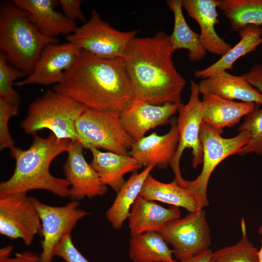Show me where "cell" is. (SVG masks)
Returning a JSON list of instances; mask_svg holds the SVG:
<instances>
[{"label": "cell", "instance_id": "cell-1", "mask_svg": "<svg viewBox=\"0 0 262 262\" xmlns=\"http://www.w3.org/2000/svg\"><path fill=\"white\" fill-rule=\"evenodd\" d=\"M169 35L134 38L121 59L133 97L148 103L180 105L186 81L172 59Z\"/></svg>", "mask_w": 262, "mask_h": 262}, {"label": "cell", "instance_id": "cell-2", "mask_svg": "<svg viewBox=\"0 0 262 262\" xmlns=\"http://www.w3.org/2000/svg\"><path fill=\"white\" fill-rule=\"evenodd\" d=\"M53 90L87 108L121 113L134 98L121 58L99 57L82 50Z\"/></svg>", "mask_w": 262, "mask_h": 262}, {"label": "cell", "instance_id": "cell-3", "mask_svg": "<svg viewBox=\"0 0 262 262\" xmlns=\"http://www.w3.org/2000/svg\"><path fill=\"white\" fill-rule=\"evenodd\" d=\"M33 136L28 149L14 147L10 149L16 166L11 177L0 183V197L33 190H47L60 197H68L69 182L66 179L53 176L49 167L56 157L67 151L71 141L60 139L51 132L46 138Z\"/></svg>", "mask_w": 262, "mask_h": 262}, {"label": "cell", "instance_id": "cell-4", "mask_svg": "<svg viewBox=\"0 0 262 262\" xmlns=\"http://www.w3.org/2000/svg\"><path fill=\"white\" fill-rule=\"evenodd\" d=\"M59 42L42 33L13 1L1 2L0 50L13 66L29 75L44 49Z\"/></svg>", "mask_w": 262, "mask_h": 262}, {"label": "cell", "instance_id": "cell-5", "mask_svg": "<svg viewBox=\"0 0 262 262\" xmlns=\"http://www.w3.org/2000/svg\"><path fill=\"white\" fill-rule=\"evenodd\" d=\"M86 109L68 97L48 89L30 104L21 127L28 134L34 135L47 129L60 139L79 141L76 122Z\"/></svg>", "mask_w": 262, "mask_h": 262}, {"label": "cell", "instance_id": "cell-6", "mask_svg": "<svg viewBox=\"0 0 262 262\" xmlns=\"http://www.w3.org/2000/svg\"><path fill=\"white\" fill-rule=\"evenodd\" d=\"M237 135L229 138L221 136L223 130H214L202 123L200 139L203 149L202 168L200 174L194 180L182 179L178 183L189 190L195 196L198 210L207 206V186L210 178L215 167L228 157L237 154L248 142L249 136L246 131H239Z\"/></svg>", "mask_w": 262, "mask_h": 262}, {"label": "cell", "instance_id": "cell-7", "mask_svg": "<svg viewBox=\"0 0 262 262\" xmlns=\"http://www.w3.org/2000/svg\"><path fill=\"white\" fill-rule=\"evenodd\" d=\"M79 142L83 148H102L129 155L134 143L123 126L119 113L87 108L76 122Z\"/></svg>", "mask_w": 262, "mask_h": 262}, {"label": "cell", "instance_id": "cell-8", "mask_svg": "<svg viewBox=\"0 0 262 262\" xmlns=\"http://www.w3.org/2000/svg\"><path fill=\"white\" fill-rule=\"evenodd\" d=\"M138 33V30L119 31L93 10L88 21L77 27L72 33L67 36L66 40L80 49L99 57L121 58Z\"/></svg>", "mask_w": 262, "mask_h": 262}, {"label": "cell", "instance_id": "cell-9", "mask_svg": "<svg viewBox=\"0 0 262 262\" xmlns=\"http://www.w3.org/2000/svg\"><path fill=\"white\" fill-rule=\"evenodd\" d=\"M159 232L180 261L209 249L211 230L203 209L168 223Z\"/></svg>", "mask_w": 262, "mask_h": 262}, {"label": "cell", "instance_id": "cell-10", "mask_svg": "<svg viewBox=\"0 0 262 262\" xmlns=\"http://www.w3.org/2000/svg\"><path fill=\"white\" fill-rule=\"evenodd\" d=\"M198 84L190 82V95L186 104L179 106L176 124L179 140L176 152L170 164L175 175L174 180L182 178L180 167V160L186 148L192 149V166L196 168L202 163L203 149L200 139L202 121V102L199 98Z\"/></svg>", "mask_w": 262, "mask_h": 262}, {"label": "cell", "instance_id": "cell-11", "mask_svg": "<svg viewBox=\"0 0 262 262\" xmlns=\"http://www.w3.org/2000/svg\"><path fill=\"white\" fill-rule=\"evenodd\" d=\"M41 222L33 197L27 193L0 197V233L11 240L21 239L30 246L41 233Z\"/></svg>", "mask_w": 262, "mask_h": 262}, {"label": "cell", "instance_id": "cell-12", "mask_svg": "<svg viewBox=\"0 0 262 262\" xmlns=\"http://www.w3.org/2000/svg\"><path fill=\"white\" fill-rule=\"evenodd\" d=\"M41 222L42 252L39 262H52L53 251L63 237L71 233L78 221L88 214L79 208V202L71 200L63 206H50L33 197Z\"/></svg>", "mask_w": 262, "mask_h": 262}, {"label": "cell", "instance_id": "cell-13", "mask_svg": "<svg viewBox=\"0 0 262 262\" xmlns=\"http://www.w3.org/2000/svg\"><path fill=\"white\" fill-rule=\"evenodd\" d=\"M81 50L68 42L48 45L42 51L32 72L15 84L48 85L62 82L66 72L73 65Z\"/></svg>", "mask_w": 262, "mask_h": 262}, {"label": "cell", "instance_id": "cell-14", "mask_svg": "<svg viewBox=\"0 0 262 262\" xmlns=\"http://www.w3.org/2000/svg\"><path fill=\"white\" fill-rule=\"evenodd\" d=\"M83 148L79 141L71 142L67 159L62 166L65 179L70 185L68 197L71 200L102 196L108 191L97 172L85 160Z\"/></svg>", "mask_w": 262, "mask_h": 262}, {"label": "cell", "instance_id": "cell-15", "mask_svg": "<svg viewBox=\"0 0 262 262\" xmlns=\"http://www.w3.org/2000/svg\"><path fill=\"white\" fill-rule=\"evenodd\" d=\"M180 105L171 103L153 105L134 98L119 113L120 118L127 132L136 142L149 130L168 123Z\"/></svg>", "mask_w": 262, "mask_h": 262}, {"label": "cell", "instance_id": "cell-16", "mask_svg": "<svg viewBox=\"0 0 262 262\" xmlns=\"http://www.w3.org/2000/svg\"><path fill=\"white\" fill-rule=\"evenodd\" d=\"M179 136L176 124L169 131L159 135L153 132L134 142L129 152L140 168L153 165L160 169L170 165L175 156L178 144Z\"/></svg>", "mask_w": 262, "mask_h": 262}, {"label": "cell", "instance_id": "cell-17", "mask_svg": "<svg viewBox=\"0 0 262 262\" xmlns=\"http://www.w3.org/2000/svg\"><path fill=\"white\" fill-rule=\"evenodd\" d=\"M188 15L198 24L200 41L207 51L221 55L225 54L233 46L221 38L215 30L219 23L218 0H181Z\"/></svg>", "mask_w": 262, "mask_h": 262}, {"label": "cell", "instance_id": "cell-18", "mask_svg": "<svg viewBox=\"0 0 262 262\" xmlns=\"http://www.w3.org/2000/svg\"><path fill=\"white\" fill-rule=\"evenodd\" d=\"M14 3L28 15L31 22L46 36L56 38L69 35L77 28L75 22L57 11L56 0H13Z\"/></svg>", "mask_w": 262, "mask_h": 262}, {"label": "cell", "instance_id": "cell-19", "mask_svg": "<svg viewBox=\"0 0 262 262\" xmlns=\"http://www.w3.org/2000/svg\"><path fill=\"white\" fill-rule=\"evenodd\" d=\"M178 207L164 208L139 195L131 206L128 217L131 236L148 232H159L168 223L180 218Z\"/></svg>", "mask_w": 262, "mask_h": 262}, {"label": "cell", "instance_id": "cell-20", "mask_svg": "<svg viewBox=\"0 0 262 262\" xmlns=\"http://www.w3.org/2000/svg\"><path fill=\"white\" fill-rule=\"evenodd\" d=\"M200 94L213 95L223 98L262 105V95L246 80L244 76L223 71L201 79L198 83Z\"/></svg>", "mask_w": 262, "mask_h": 262}, {"label": "cell", "instance_id": "cell-21", "mask_svg": "<svg viewBox=\"0 0 262 262\" xmlns=\"http://www.w3.org/2000/svg\"><path fill=\"white\" fill-rule=\"evenodd\" d=\"M201 102L202 122L218 130L234 127L256 106L255 103L236 102L211 94L203 95Z\"/></svg>", "mask_w": 262, "mask_h": 262}, {"label": "cell", "instance_id": "cell-22", "mask_svg": "<svg viewBox=\"0 0 262 262\" xmlns=\"http://www.w3.org/2000/svg\"><path fill=\"white\" fill-rule=\"evenodd\" d=\"M89 150L92 154L91 166L97 172L102 183L111 187L116 193L126 182L125 175L140 168L136 160L129 155L102 152L95 147Z\"/></svg>", "mask_w": 262, "mask_h": 262}, {"label": "cell", "instance_id": "cell-23", "mask_svg": "<svg viewBox=\"0 0 262 262\" xmlns=\"http://www.w3.org/2000/svg\"><path fill=\"white\" fill-rule=\"evenodd\" d=\"M139 195L148 200L183 208L189 213L198 211L197 202L194 195L180 186L175 180L170 183H164L149 174L143 185Z\"/></svg>", "mask_w": 262, "mask_h": 262}, {"label": "cell", "instance_id": "cell-24", "mask_svg": "<svg viewBox=\"0 0 262 262\" xmlns=\"http://www.w3.org/2000/svg\"><path fill=\"white\" fill-rule=\"evenodd\" d=\"M238 33L241 39L238 43L209 66L195 71L194 76L203 79L218 72L232 69L233 64L238 59L256 50L262 44L261 26L249 25Z\"/></svg>", "mask_w": 262, "mask_h": 262}, {"label": "cell", "instance_id": "cell-25", "mask_svg": "<svg viewBox=\"0 0 262 262\" xmlns=\"http://www.w3.org/2000/svg\"><path fill=\"white\" fill-rule=\"evenodd\" d=\"M166 4L174 14L173 30L169 35L172 53L178 49H187L191 61L201 60L207 51L200 41L199 34L188 25L183 14L181 0H168Z\"/></svg>", "mask_w": 262, "mask_h": 262}, {"label": "cell", "instance_id": "cell-26", "mask_svg": "<svg viewBox=\"0 0 262 262\" xmlns=\"http://www.w3.org/2000/svg\"><path fill=\"white\" fill-rule=\"evenodd\" d=\"M154 167V165H149L140 173L133 172L117 193L106 213V218L115 229H120L128 218L131 206L139 196L146 179Z\"/></svg>", "mask_w": 262, "mask_h": 262}, {"label": "cell", "instance_id": "cell-27", "mask_svg": "<svg viewBox=\"0 0 262 262\" xmlns=\"http://www.w3.org/2000/svg\"><path fill=\"white\" fill-rule=\"evenodd\" d=\"M159 232H148L131 236L129 256L133 262H178Z\"/></svg>", "mask_w": 262, "mask_h": 262}, {"label": "cell", "instance_id": "cell-28", "mask_svg": "<svg viewBox=\"0 0 262 262\" xmlns=\"http://www.w3.org/2000/svg\"><path fill=\"white\" fill-rule=\"evenodd\" d=\"M218 8L239 32L249 25H262V0H218Z\"/></svg>", "mask_w": 262, "mask_h": 262}, {"label": "cell", "instance_id": "cell-29", "mask_svg": "<svg viewBox=\"0 0 262 262\" xmlns=\"http://www.w3.org/2000/svg\"><path fill=\"white\" fill-rule=\"evenodd\" d=\"M241 229L240 241L234 245L213 252L210 262H258L259 251L249 240L243 218Z\"/></svg>", "mask_w": 262, "mask_h": 262}, {"label": "cell", "instance_id": "cell-30", "mask_svg": "<svg viewBox=\"0 0 262 262\" xmlns=\"http://www.w3.org/2000/svg\"><path fill=\"white\" fill-rule=\"evenodd\" d=\"M256 104L254 110L245 116L243 123L238 129L246 131L249 136L247 143L241 148L237 155L244 156L251 153L262 155V105Z\"/></svg>", "mask_w": 262, "mask_h": 262}, {"label": "cell", "instance_id": "cell-31", "mask_svg": "<svg viewBox=\"0 0 262 262\" xmlns=\"http://www.w3.org/2000/svg\"><path fill=\"white\" fill-rule=\"evenodd\" d=\"M3 53L0 54V98L19 104L20 97L13 85L16 79L24 77L26 74L16 68L10 66Z\"/></svg>", "mask_w": 262, "mask_h": 262}, {"label": "cell", "instance_id": "cell-32", "mask_svg": "<svg viewBox=\"0 0 262 262\" xmlns=\"http://www.w3.org/2000/svg\"><path fill=\"white\" fill-rule=\"evenodd\" d=\"M19 104L6 99L0 98V149L12 148L15 141L11 136L8 123L13 116L17 115Z\"/></svg>", "mask_w": 262, "mask_h": 262}, {"label": "cell", "instance_id": "cell-33", "mask_svg": "<svg viewBox=\"0 0 262 262\" xmlns=\"http://www.w3.org/2000/svg\"><path fill=\"white\" fill-rule=\"evenodd\" d=\"M53 255L66 262H89L74 246L71 233L66 235L53 251Z\"/></svg>", "mask_w": 262, "mask_h": 262}, {"label": "cell", "instance_id": "cell-34", "mask_svg": "<svg viewBox=\"0 0 262 262\" xmlns=\"http://www.w3.org/2000/svg\"><path fill=\"white\" fill-rule=\"evenodd\" d=\"M81 0H60L59 4L63 14L70 21L76 22L78 20L85 22V16L82 10Z\"/></svg>", "mask_w": 262, "mask_h": 262}, {"label": "cell", "instance_id": "cell-35", "mask_svg": "<svg viewBox=\"0 0 262 262\" xmlns=\"http://www.w3.org/2000/svg\"><path fill=\"white\" fill-rule=\"evenodd\" d=\"M243 75L246 81L262 95V64L254 65L248 72Z\"/></svg>", "mask_w": 262, "mask_h": 262}, {"label": "cell", "instance_id": "cell-36", "mask_svg": "<svg viewBox=\"0 0 262 262\" xmlns=\"http://www.w3.org/2000/svg\"><path fill=\"white\" fill-rule=\"evenodd\" d=\"M40 256L29 251L16 253L13 258L0 257V262H39Z\"/></svg>", "mask_w": 262, "mask_h": 262}, {"label": "cell", "instance_id": "cell-37", "mask_svg": "<svg viewBox=\"0 0 262 262\" xmlns=\"http://www.w3.org/2000/svg\"><path fill=\"white\" fill-rule=\"evenodd\" d=\"M212 253L209 249L202 253L182 260L180 262H210Z\"/></svg>", "mask_w": 262, "mask_h": 262}, {"label": "cell", "instance_id": "cell-38", "mask_svg": "<svg viewBox=\"0 0 262 262\" xmlns=\"http://www.w3.org/2000/svg\"><path fill=\"white\" fill-rule=\"evenodd\" d=\"M258 233L261 235L262 238V246L259 251L258 262H262V224L258 229Z\"/></svg>", "mask_w": 262, "mask_h": 262}]
</instances>
